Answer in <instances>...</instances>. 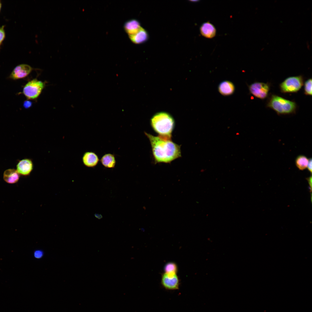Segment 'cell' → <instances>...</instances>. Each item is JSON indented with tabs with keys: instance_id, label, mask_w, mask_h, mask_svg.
Segmentation results:
<instances>
[{
	"instance_id": "cell-20",
	"label": "cell",
	"mask_w": 312,
	"mask_h": 312,
	"mask_svg": "<svg viewBox=\"0 0 312 312\" xmlns=\"http://www.w3.org/2000/svg\"><path fill=\"white\" fill-rule=\"evenodd\" d=\"M5 25L0 27V50L3 42L5 37V33L4 30Z\"/></svg>"
},
{
	"instance_id": "cell-15",
	"label": "cell",
	"mask_w": 312,
	"mask_h": 312,
	"mask_svg": "<svg viewBox=\"0 0 312 312\" xmlns=\"http://www.w3.org/2000/svg\"><path fill=\"white\" fill-rule=\"evenodd\" d=\"M220 93L224 96L232 94L235 90V86L231 82L225 81L220 83L218 87Z\"/></svg>"
},
{
	"instance_id": "cell-1",
	"label": "cell",
	"mask_w": 312,
	"mask_h": 312,
	"mask_svg": "<svg viewBox=\"0 0 312 312\" xmlns=\"http://www.w3.org/2000/svg\"><path fill=\"white\" fill-rule=\"evenodd\" d=\"M145 134L150 141L155 162L169 163L181 157L180 146L173 142L171 138Z\"/></svg>"
},
{
	"instance_id": "cell-18",
	"label": "cell",
	"mask_w": 312,
	"mask_h": 312,
	"mask_svg": "<svg viewBox=\"0 0 312 312\" xmlns=\"http://www.w3.org/2000/svg\"><path fill=\"white\" fill-rule=\"evenodd\" d=\"M164 272L177 273L178 268L176 264L173 262L167 263L164 267Z\"/></svg>"
},
{
	"instance_id": "cell-4",
	"label": "cell",
	"mask_w": 312,
	"mask_h": 312,
	"mask_svg": "<svg viewBox=\"0 0 312 312\" xmlns=\"http://www.w3.org/2000/svg\"><path fill=\"white\" fill-rule=\"evenodd\" d=\"M44 86V82L34 79L28 82L25 86L23 93L27 99H35L39 96Z\"/></svg>"
},
{
	"instance_id": "cell-2",
	"label": "cell",
	"mask_w": 312,
	"mask_h": 312,
	"mask_svg": "<svg viewBox=\"0 0 312 312\" xmlns=\"http://www.w3.org/2000/svg\"><path fill=\"white\" fill-rule=\"evenodd\" d=\"M150 123L153 129L159 135L171 138L175 122L169 114L163 112L155 114L151 118Z\"/></svg>"
},
{
	"instance_id": "cell-7",
	"label": "cell",
	"mask_w": 312,
	"mask_h": 312,
	"mask_svg": "<svg viewBox=\"0 0 312 312\" xmlns=\"http://www.w3.org/2000/svg\"><path fill=\"white\" fill-rule=\"evenodd\" d=\"M249 88L250 92L252 95L261 99H264L267 96L269 90L268 84L260 82L251 84Z\"/></svg>"
},
{
	"instance_id": "cell-23",
	"label": "cell",
	"mask_w": 312,
	"mask_h": 312,
	"mask_svg": "<svg viewBox=\"0 0 312 312\" xmlns=\"http://www.w3.org/2000/svg\"><path fill=\"white\" fill-rule=\"evenodd\" d=\"M42 253L40 251H36L35 252L34 255L36 258H40L42 256Z\"/></svg>"
},
{
	"instance_id": "cell-10",
	"label": "cell",
	"mask_w": 312,
	"mask_h": 312,
	"mask_svg": "<svg viewBox=\"0 0 312 312\" xmlns=\"http://www.w3.org/2000/svg\"><path fill=\"white\" fill-rule=\"evenodd\" d=\"M82 161L85 166L89 168H93L97 165L99 160L98 156L95 153L87 151L83 154Z\"/></svg>"
},
{
	"instance_id": "cell-6",
	"label": "cell",
	"mask_w": 312,
	"mask_h": 312,
	"mask_svg": "<svg viewBox=\"0 0 312 312\" xmlns=\"http://www.w3.org/2000/svg\"><path fill=\"white\" fill-rule=\"evenodd\" d=\"M161 283L166 289L175 290L179 288V280L177 273L164 272L162 275Z\"/></svg>"
},
{
	"instance_id": "cell-8",
	"label": "cell",
	"mask_w": 312,
	"mask_h": 312,
	"mask_svg": "<svg viewBox=\"0 0 312 312\" xmlns=\"http://www.w3.org/2000/svg\"><path fill=\"white\" fill-rule=\"evenodd\" d=\"M32 69L31 67L28 64H19L13 70L10 76V78L14 80L24 78L29 74Z\"/></svg>"
},
{
	"instance_id": "cell-3",
	"label": "cell",
	"mask_w": 312,
	"mask_h": 312,
	"mask_svg": "<svg viewBox=\"0 0 312 312\" xmlns=\"http://www.w3.org/2000/svg\"><path fill=\"white\" fill-rule=\"evenodd\" d=\"M267 106L278 114H287L293 113L295 111L296 104L294 102L276 95H272Z\"/></svg>"
},
{
	"instance_id": "cell-22",
	"label": "cell",
	"mask_w": 312,
	"mask_h": 312,
	"mask_svg": "<svg viewBox=\"0 0 312 312\" xmlns=\"http://www.w3.org/2000/svg\"><path fill=\"white\" fill-rule=\"evenodd\" d=\"M32 105L31 102L28 101H25L23 103V106L25 108H28L30 107Z\"/></svg>"
},
{
	"instance_id": "cell-5",
	"label": "cell",
	"mask_w": 312,
	"mask_h": 312,
	"mask_svg": "<svg viewBox=\"0 0 312 312\" xmlns=\"http://www.w3.org/2000/svg\"><path fill=\"white\" fill-rule=\"evenodd\" d=\"M303 85V79L301 76L291 77L286 78L280 85L282 92H295L300 90Z\"/></svg>"
},
{
	"instance_id": "cell-21",
	"label": "cell",
	"mask_w": 312,
	"mask_h": 312,
	"mask_svg": "<svg viewBox=\"0 0 312 312\" xmlns=\"http://www.w3.org/2000/svg\"><path fill=\"white\" fill-rule=\"evenodd\" d=\"M308 170L311 173L312 172V159H309V161L307 167Z\"/></svg>"
},
{
	"instance_id": "cell-19",
	"label": "cell",
	"mask_w": 312,
	"mask_h": 312,
	"mask_svg": "<svg viewBox=\"0 0 312 312\" xmlns=\"http://www.w3.org/2000/svg\"><path fill=\"white\" fill-rule=\"evenodd\" d=\"M304 93L307 95H312V79H309L305 83Z\"/></svg>"
},
{
	"instance_id": "cell-12",
	"label": "cell",
	"mask_w": 312,
	"mask_h": 312,
	"mask_svg": "<svg viewBox=\"0 0 312 312\" xmlns=\"http://www.w3.org/2000/svg\"><path fill=\"white\" fill-rule=\"evenodd\" d=\"M201 35L206 38H211L216 34V29L214 26L209 22L203 23L200 27Z\"/></svg>"
},
{
	"instance_id": "cell-9",
	"label": "cell",
	"mask_w": 312,
	"mask_h": 312,
	"mask_svg": "<svg viewBox=\"0 0 312 312\" xmlns=\"http://www.w3.org/2000/svg\"><path fill=\"white\" fill-rule=\"evenodd\" d=\"M34 164L32 160L25 158L20 160L16 165V170L21 175H29L33 170Z\"/></svg>"
},
{
	"instance_id": "cell-24",
	"label": "cell",
	"mask_w": 312,
	"mask_h": 312,
	"mask_svg": "<svg viewBox=\"0 0 312 312\" xmlns=\"http://www.w3.org/2000/svg\"><path fill=\"white\" fill-rule=\"evenodd\" d=\"M1 6H2V3H1V1L0 0V11H1Z\"/></svg>"
},
{
	"instance_id": "cell-14",
	"label": "cell",
	"mask_w": 312,
	"mask_h": 312,
	"mask_svg": "<svg viewBox=\"0 0 312 312\" xmlns=\"http://www.w3.org/2000/svg\"><path fill=\"white\" fill-rule=\"evenodd\" d=\"M124 27L128 36L133 34L140 30L141 27L139 22L137 20L132 19L125 23Z\"/></svg>"
},
{
	"instance_id": "cell-13",
	"label": "cell",
	"mask_w": 312,
	"mask_h": 312,
	"mask_svg": "<svg viewBox=\"0 0 312 312\" xmlns=\"http://www.w3.org/2000/svg\"><path fill=\"white\" fill-rule=\"evenodd\" d=\"M20 174L16 170L14 169H8L5 170L3 174L4 181L9 184H14L18 182Z\"/></svg>"
},
{
	"instance_id": "cell-16",
	"label": "cell",
	"mask_w": 312,
	"mask_h": 312,
	"mask_svg": "<svg viewBox=\"0 0 312 312\" xmlns=\"http://www.w3.org/2000/svg\"><path fill=\"white\" fill-rule=\"evenodd\" d=\"M100 161L104 167L108 168H114L116 164L115 157L114 155L111 153H107L104 155L101 158Z\"/></svg>"
},
{
	"instance_id": "cell-17",
	"label": "cell",
	"mask_w": 312,
	"mask_h": 312,
	"mask_svg": "<svg viewBox=\"0 0 312 312\" xmlns=\"http://www.w3.org/2000/svg\"><path fill=\"white\" fill-rule=\"evenodd\" d=\"M309 159L305 156L300 155L298 156L295 160L296 167L300 170H303L307 167Z\"/></svg>"
},
{
	"instance_id": "cell-11",
	"label": "cell",
	"mask_w": 312,
	"mask_h": 312,
	"mask_svg": "<svg viewBox=\"0 0 312 312\" xmlns=\"http://www.w3.org/2000/svg\"><path fill=\"white\" fill-rule=\"evenodd\" d=\"M129 37L133 43L140 44L148 40V35L147 31L141 27L138 32L133 34L129 36Z\"/></svg>"
}]
</instances>
